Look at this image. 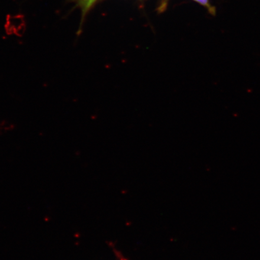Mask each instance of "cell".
<instances>
[{
  "label": "cell",
  "instance_id": "cell-1",
  "mask_svg": "<svg viewBox=\"0 0 260 260\" xmlns=\"http://www.w3.org/2000/svg\"><path fill=\"white\" fill-rule=\"evenodd\" d=\"M76 1L77 6L80 8L81 12H82L83 19L96 0H76Z\"/></svg>",
  "mask_w": 260,
  "mask_h": 260
},
{
  "label": "cell",
  "instance_id": "cell-2",
  "mask_svg": "<svg viewBox=\"0 0 260 260\" xmlns=\"http://www.w3.org/2000/svg\"><path fill=\"white\" fill-rule=\"evenodd\" d=\"M194 1L199 3L201 5L209 9L211 14H212V13L214 14V9H213L209 4V0H194Z\"/></svg>",
  "mask_w": 260,
  "mask_h": 260
}]
</instances>
